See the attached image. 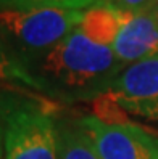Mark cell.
I'll return each instance as SVG.
<instances>
[{
	"instance_id": "obj_1",
	"label": "cell",
	"mask_w": 158,
	"mask_h": 159,
	"mask_svg": "<svg viewBox=\"0 0 158 159\" xmlns=\"http://www.w3.org/2000/svg\"><path fill=\"white\" fill-rule=\"evenodd\" d=\"M26 68L41 84L42 95L60 105L95 101L124 69L113 47L92 42L79 27Z\"/></svg>"
},
{
	"instance_id": "obj_2",
	"label": "cell",
	"mask_w": 158,
	"mask_h": 159,
	"mask_svg": "<svg viewBox=\"0 0 158 159\" xmlns=\"http://www.w3.org/2000/svg\"><path fill=\"white\" fill-rule=\"evenodd\" d=\"M60 103L36 92L0 89L5 159H58Z\"/></svg>"
},
{
	"instance_id": "obj_3",
	"label": "cell",
	"mask_w": 158,
	"mask_h": 159,
	"mask_svg": "<svg viewBox=\"0 0 158 159\" xmlns=\"http://www.w3.org/2000/svg\"><path fill=\"white\" fill-rule=\"evenodd\" d=\"M82 13V10L63 8L0 10V34L27 66L76 29Z\"/></svg>"
},
{
	"instance_id": "obj_4",
	"label": "cell",
	"mask_w": 158,
	"mask_h": 159,
	"mask_svg": "<svg viewBox=\"0 0 158 159\" xmlns=\"http://www.w3.org/2000/svg\"><path fill=\"white\" fill-rule=\"evenodd\" d=\"M102 159H158V137L132 122H103L81 116Z\"/></svg>"
},
{
	"instance_id": "obj_5",
	"label": "cell",
	"mask_w": 158,
	"mask_h": 159,
	"mask_svg": "<svg viewBox=\"0 0 158 159\" xmlns=\"http://www.w3.org/2000/svg\"><path fill=\"white\" fill-rule=\"evenodd\" d=\"M107 95L123 111L158 122V55L126 66Z\"/></svg>"
},
{
	"instance_id": "obj_6",
	"label": "cell",
	"mask_w": 158,
	"mask_h": 159,
	"mask_svg": "<svg viewBox=\"0 0 158 159\" xmlns=\"http://www.w3.org/2000/svg\"><path fill=\"white\" fill-rule=\"evenodd\" d=\"M113 52L123 66L158 55V20L152 10L126 13V20L113 43Z\"/></svg>"
},
{
	"instance_id": "obj_7",
	"label": "cell",
	"mask_w": 158,
	"mask_h": 159,
	"mask_svg": "<svg viewBox=\"0 0 158 159\" xmlns=\"http://www.w3.org/2000/svg\"><path fill=\"white\" fill-rule=\"evenodd\" d=\"M126 13L108 0H98L82 13L79 29L87 39L103 47H113L123 27Z\"/></svg>"
},
{
	"instance_id": "obj_8",
	"label": "cell",
	"mask_w": 158,
	"mask_h": 159,
	"mask_svg": "<svg viewBox=\"0 0 158 159\" xmlns=\"http://www.w3.org/2000/svg\"><path fill=\"white\" fill-rule=\"evenodd\" d=\"M57 156L58 159H102L81 117L57 116Z\"/></svg>"
},
{
	"instance_id": "obj_9",
	"label": "cell",
	"mask_w": 158,
	"mask_h": 159,
	"mask_svg": "<svg viewBox=\"0 0 158 159\" xmlns=\"http://www.w3.org/2000/svg\"><path fill=\"white\" fill-rule=\"evenodd\" d=\"M0 85L3 89L27 90L42 95L41 84L24 66V63L16 57L2 34H0Z\"/></svg>"
},
{
	"instance_id": "obj_10",
	"label": "cell",
	"mask_w": 158,
	"mask_h": 159,
	"mask_svg": "<svg viewBox=\"0 0 158 159\" xmlns=\"http://www.w3.org/2000/svg\"><path fill=\"white\" fill-rule=\"evenodd\" d=\"M98 0H0V10H32V8H63L82 10Z\"/></svg>"
},
{
	"instance_id": "obj_11",
	"label": "cell",
	"mask_w": 158,
	"mask_h": 159,
	"mask_svg": "<svg viewBox=\"0 0 158 159\" xmlns=\"http://www.w3.org/2000/svg\"><path fill=\"white\" fill-rule=\"evenodd\" d=\"M124 13H142L148 11L158 3V0H108Z\"/></svg>"
},
{
	"instance_id": "obj_12",
	"label": "cell",
	"mask_w": 158,
	"mask_h": 159,
	"mask_svg": "<svg viewBox=\"0 0 158 159\" xmlns=\"http://www.w3.org/2000/svg\"><path fill=\"white\" fill-rule=\"evenodd\" d=\"M0 159H5V149H3V134H2V125H0Z\"/></svg>"
},
{
	"instance_id": "obj_13",
	"label": "cell",
	"mask_w": 158,
	"mask_h": 159,
	"mask_svg": "<svg viewBox=\"0 0 158 159\" xmlns=\"http://www.w3.org/2000/svg\"><path fill=\"white\" fill-rule=\"evenodd\" d=\"M152 11L155 13V16H156V20H158V3H156V5H155V7L152 8Z\"/></svg>"
}]
</instances>
